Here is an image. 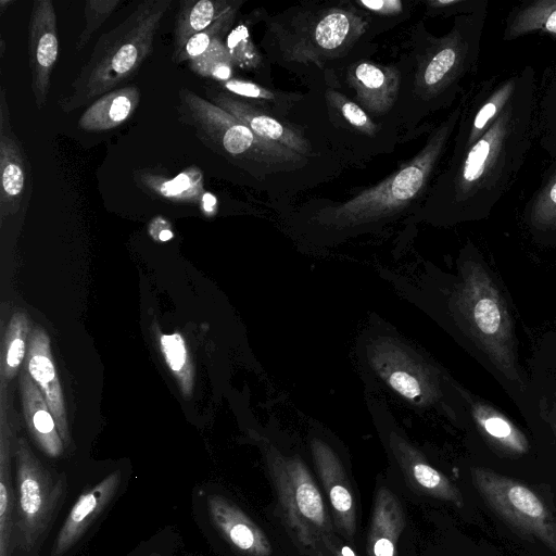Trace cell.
Here are the masks:
<instances>
[{
  "mask_svg": "<svg viewBox=\"0 0 556 556\" xmlns=\"http://www.w3.org/2000/svg\"><path fill=\"white\" fill-rule=\"evenodd\" d=\"M538 81L531 65L506 108L429 190L424 217L440 225L485 218L509 191L535 141Z\"/></svg>",
  "mask_w": 556,
  "mask_h": 556,
  "instance_id": "6da1fadb",
  "label": "cell"
},
{
  "mask_svg": "<svg viewBox=\"0 0 556 556\" xmlns=\"http://www.w3.org/2000/svg\"><path fill=\"white\" fill-rule=\"evenodd\" d=\"M275 490L273 517L291 556H362L338 530L327 500L306 463L269 444L265 451Z\"/></svg>",
  "mask_w": 556,
  "mask_h": 556,
  "instance_id": "7a4b0ae2",
  "label": "cell"
},
{
  "mask_svg": "<svg viewBox=\"0 0 556 556\" xmlns=\"http://www.w3.org/2000/svg\"><path fill=\"white\" fill-rule=\"evenodd\" d=\"M170 4V0H144L122 23L103 34L68 91L60 97V109L70 113L132 77L150 55Z\"/></svg>",
  "mask_w": 556,
  "mask_h": 556,
  "instance_id": "3957f363",
  "label": "cell"
},
{
  "mask_svg": "<svg viewBox=\"0 0 556 556\" xmlns=\"http://www.w3.org/2000/svg\"><path fill=\"white\" fill-rule=\"evenodd\" d=\"M463 103L462 97L414 159L348 201L321 208L315 217L317 224L336 230L363 226L391 217L421 197L456 131Z\"/></svg>",
  "mask_w": 556,
  "mask_h": 556,
  "instance_id": "277c9868",
  "label": "cell"
},
{
  "mask_svg": "<svg viewBox=\"0 0 556 556\" xmlns=\"http://www.w3.org/2000/svg\"><path fill=\"white\" fill-rule=\"evenodd\" d=\"M488 11L457 16L447 34L427 36L417 55L415 75L422 100L437 106L451 104L460 93V83L477 72Z\"/></svg>",
  "mask_w": 556,
  "mask_h": 556,
  "instance_id": "5b68a950",
  "label": "cell"
},
{
  "mask_svg": "<svg viewBox=\"0 0 556 556\" xmlns=\"http://www.w3.org/2000/svg\"><path fill=\"white\" fill-rule=\"evenodd\" d=\"M178 111L210 148L229 159L275 165L299 163L303 155L258 138L235 116L188 88L178 92Z\"/></svg>",
  "mask_w": 556,
  "mask_h": 556,
  "instance_id": "8992f818",
  "label": "cell"
},
{
  "mask_svg": "<svg viewBox=\"0 0 556 556\" xmlns=\"http://www.w3.org/2000/svg\"><path fill=\"white\" fill-rule=\"evenodd\" d=\"M15 542L34 549L49 531L66 494V478L49 470L24 438L15 444Z\"/></svg>",
  "mask_w": 556,
  "mask_h": 556,
  "instance_id": "52a82bcc",
  "label": "cell"
},
{
  "mask_svg": "<svg viewBox=\"0 0 556 556\" xmlns=\"http://www.w3.org/2000/svg\"><path fill=\"white\" fill-rule=\"evenodd\" d=\"M472 481L488 506L523 535L556 553V517L528 485L485 468H472Z\"/></svg>",
  "mask_w": 556,
  "mask_h": 556,
  "instance_id": "ba28073f",
  "label": "cell"
},
{
  "mask_svg": "<svg viewBox=\"0 0 556 556\" xmlns=\"http://www.w3.org/2000/svg\"><path fill=\"white\" fill-rule=\"evenodd\" d=\"M365 350L368 366L394 394L415 406L429 403V369L412 346L392 336H377Z\"/></svg>",
  "mask_w": 556,
  "mask_h": 556,
  "instance_id": "9c48e42d",
  "label": "cell"
},
{
  "mask_svg": "<svg viewBox=\"0 0 556 556\" xmlns=\"http://www.w3.org/2000/svg\"><path fill=\"white\" fill-rule=\"evenodd\" d=\"M523 75L525 66L517 72L492 76L463 96L451 157L458 156L483 136L518 90Z\"/></svg>",
  "mask_w": 556,
  "mask_h": 556,
  "instance_id": "30bf717a",
  "label": "cell"
},
{
  "mask_svg": "<svg viewBox=\"0 0 556 556\" xmlns=\"http://www.w3.org/2000/svg\"><path fill=\"white\" fill-rule=\"evenodd\" d=\"M400 492L394 479L384 478L377 484L364 556H417Z\"/></svg>",
  "mask_w": 556,
  "mask_h": 556,
  "instance_id": "8fae6325",
  "label": "cell"
},
{
  "mask_svg": "<svg viewBox=\"0 0 556 556\" xmlns=\"http://www.w3.org/2000/svg\"><path fill=\"white\" fill-rule=\"evenodd\" d=\"M312 459L318 476L320 488L327 500L334 523L340 533L354 546H357L358 501L352 478L343 460L325 440L311 439Z\"/></svg>",
  "mask_w": 556,
  "mask_h": 556,
  "instance_id": "7c38bea8",
  "label": "cell"
},
{
  "mask_svg": "<svg viewBox=\"0 0 556 556\" xmlns=\"http://www.w3.org/2000/svg\"><path fill=\"white\" fill-rule=\"evenodd\" d=\"M387 448L394 463L395 478H401L403 493L419 495L451 503L463 507L464 497L459 489L441 471L434 468L396 430H389ZM400 486V485H399Z\"/></svg>",
  "mask_w": 556,
  "mask_h": 556,
  "instance_id": "4fadbf2b",
  "label": "cell"
},
{
  "mask_svg": "<svg viewBox=\"0 0 556 556\" xmlns=\"http://www.w3.org/2000/svg\"><path fill=\"white\" fill-rule=\"evenodd\" d=\"M31 191L30 164L16 137L10 116L5 89L0 94V219L27 207Z\"/></svg>",
  "mask_w": 556,
  "mask_h": 556,
  "instance_id": "5bb4252c",
  "label": "cell"
},
{
  "mask_svg": "<svg viewBox=\"0 0 556 556\" xmlns=\"http://www.w3.org/2000/svg\"><path fill=\"white\" fill-rule=\"evenodd\" d=\"M59 55L56 14L51 0L31 4L28 26V64L35 105L41 110L48 99L51 74Z\"/></svg>",
  "mask_w": 556,
  "mask_h": 556,
  "instance_id": "9a60e30c",
  "label": "cell"
},
{
  "mask_svg": "<svg viewBox=\"0 0 556 556\" xmlns=\"http://www.w3.org/2000/svg\"><path fill=\"white\" fill-rule=\"evenodd\" d=\"M361 17L348 9L323 10L299 35L291 54L295 59L305 60L343 52L363 33L365 24Z\"/></svg>",
  "mask_w": 556,
  "mask_h": 556,
  "instance_id": "2e32d148",
  "label": "cell"
},
{
  "mask_svg": "<svg viewBox=\"0 0 556 556\" xmlns=\"http://www.w3.org/2000/svg\"><path fill=\"white\" fill-rule=\"evenodd\" d=\"M212 523L222 538L242 556H276L266 532L236 503L220 494L207 498Z\"/></svg>",
  "mask_w": 556,
  "mask_h": 556,
  "instance_id": "e0dca14e",
  "label": "cell"
},
{
  "mask_svg": "<svg viewBox=\"0 0 556 556\" xmlns=\"http://www.w3.org/2000/svg\"><path fill=\"white\" fill-rule=\"evenodd\" d=\"M24 367L47 401L64 445L68 447L72 442L71 432L63 391L53 362L51 341L47 331L39 326L30 331Z\"/></svg>",
  "mask_w": 556,
  "mask_h": 556,
  "instance_id": "ac0fdd59",
  "label": "cell"
},
{
  "mask_svg": "<svg viewBox=\"0 0 556 556\" xmlns=\"http://www.w3.org/2000/svg\"><path fill=\"white\" fill-rule=\"evenodd\" d=\"M211 102L225 110L258 138L290 149L303 156L309 151L307 140L293 127L279 122L251 102L239 99L225 91H210Z\"/></svg>",
  "mask_w": 556,
  "mask_h": 556,
  "instance_id": "d6986e66",
  "label": "cell"
},
{
  "mask_svg": "<svg viewBox=\"0 0 556 556\" xmlns=\"http://www.w3.org/2000/svg\"><path fill=\"white\" fill-rule=\"evenodd\" d=\"M121 481V472L116 470L79 495L55 538L51 556H63L80 540L113 500Z\"/></svg>",
  "mask_w": 556,
  "mask_h": 556,
  "instance_id": "ffe728a7",
  "label": "cell"
},
{
  "mask_svg": "<svg viewBox=\"0 0 556 556\" xmlns=\"http://www.w3.org/2000/svg\"><path fill=\"white\" fill-rule=\"evenodd\" d=\"M8 386L0 384V556H11L15 541L16 491L12 458L16 438L10 424Z\"/></svg>",
  "mask_w": 556,
  "mask_h": 556,
  "instance_id": "44dd1931",
  "label": "cell"
},
{
  "mask_svg": "<svg viewBox=\"0 0 556 556\" xmlns=\"http://www.w3.org/2000/svg\"><path fill=\"white\" fill-rule=\"evenodd\" d=\"M348 81L365 112L382 115L396 99L400 75L393 67L362 61L349 68Z\"/></svg>",
  "mask_w": 556,
  "mask_h": 556,
  "instance_id": "7402d4cb",
  "label": "cell"
},
{
  "mask_svg": "<svg viewBox=\"0 0 556 556\" xmlns=\"http://www.w3.org/2000/svg\"><path fill=\"white\" fill-rule=\"evenodd\" d=\"M18 382L23 415L30 435L47 456L52 458L62 456L65 445L55 419L25 367L20 371Z\"/></svg>",
  "mask_w": 556,
  "mask_h": 556,
  "instance_id": "603a6c76",
  "label": "cell"
},
{
  "mask_svg": "<svg viewBox=\"0 0 556 556\" xmlns=\"http://www.w3.org/2000/svg\"><path fill=\"white\" fill-rule=\"evenodd\" d=\"M140 98V90L135 85L112 90L98 98L84 111L78 119V127L88 132L111 130L134 114Z\"/></svg>",
  "mask_w": 556,
  "mask_h": 556,
  "instance_id": "cb8c5ba5",
  "label": "cell"
},
{
  "mask_svg": "<svg viewBox=\"0 0 556 556\" xmlns=\"http://www.w3.org/2000/svg\"><path fill=\"white\" fill-rule=\"evenodd\" d=\"M542 34L556 40V0H527L514 5L506 14L503 40Z\"/></svg>",
  "mask_w": 556,
  "mask_h": 556,
  "instance_id": "d4e9b609",
  "label": "cell"
},
{
  "mask_svg": "<svg viewBox=\"0 0 556 556\" xmlns=\"http://www.w3.org/2000/svg\"><path fill=\"white\" fill-rule=\"evenodd\" d=\"M232 2L227 0L180 1L173 38V62L178 58L189 39L212 25Z\"/></svg>",
  "mask_w": 556,
  "mask_h": 556,
  "instance_id": "484cf974",
  "label": "cell"
},
{
  "mask_svg": "<svg viewBox=\"0 0 556 556\" xmlns=\"http://www.w3.org/2000/svg\"><path fill=\"white\" fill-rule=\"evenodd\" d=\"M523 218L534 235L556 237V162L543 173L526 202Z\"/></svg>",
  "mask_w": 556,
  "mask_h": 556,
  "instance_id": "4316f807",
  "label": "cell"
},
{
  "mask_svg": "<svg viewBox=\"0 0 556 556\" xmlns=\"http://www.w3.org/2000/svg\"><path fill=\"white\" fill-rule=\"evenodd\" d=\"M138 184L148 192L173 202L200 203L205 192L203 174L191 166L174 178H167L150 172H140Z\"/></svg>",
  "mask_w": 556,
  "mask_h": 556,
  "instance_id": "83f0119b",
  "label": "cell"
},
{
  "mask_svg": "<svg viewBox=\"0 0 556 556\" xmlns=\"http://www.w3.org/2000/svg\"><path fill=\"white\" fill-rule=\"evenodd\" d=\"M535 141L549 159H556V63L536 88Z\"/></svg>",
  "mask_w": 556,
  "mask_h": 556,
  "instance_id": "f1b7e54d",
  "label": "cell"
},
{
  "mask_svg": "<svg viewBox=\"0 0 556 556\" xmlns=\"http://www.w3.org/2000/svg\"><path fill=\"white\" fill-rule=\"evenodd\" d=\"M27 314L15 312L4 331L0 356V383L8 384L17 374L27 353L26 343L29 337Z\"/></svg>",
  "mask_w": 556,
  "mask_h": 556,
  "instance_id": "f546056e",
  "label": "cell"
},
{
  "mask_svg": "<svg viewBox=\"0 0 556 556\" xmlns=\"http://www.w3.org/2000/svg\"><path fill=\"white\" fill-rule=\"evenodd\" d=\"M159 348L182 395L190 397L193 393L194 369L184 337L178 332L160 333Z\"/></svg>",
  "mask_w": 556,
  "mask_h": 556,
  "instance_id": "4dcf8cb0",
  "label": "cell"
},
{
  "mask_svg": "<svg viewBox=\"0 0 556 556\" xmlns=\"http://www.w3.org/2000/svg\"><path fill=\"white\" fill-rule=\"evenodd\" d=\"M240 4L233 1L212 25L191 37L174 63L189 62L205 52L215 41L222 40L232 25Z\"/></svg>",
  "mask_w": 556,
  "mask_h": 556,
  "instance_id": "1f68e13d",
  "label": "cell"
},
{
  "mask_svg": "<svg viewBox=\"0 0 556 556\" xmlns=\"http://www.w3.org/2000/svg\"><path fill=\"white\" fill-rule=\"evenodd\" d=\"M232 66L229 52L222 40L215 41L205 52L189 61L191 71L218 83L232 78Z\"/></svg>",
  "mask_w": 556,
  "mask_h": 556,
  "instance_id": "d6a6232c",
  "label": "cell"
},
{
  "mask_svg": "<svg viewBox=\"0 0 556 556\" xmlns=\"http://www.w3.org/2000/svg\"><path fill=\"white\" fill-rule=\"evenodd\" d=\"M233 65L244 70H255L261 64V55L256 50L244 25L232 29L225 43Z\"/></svg>",
  "mask_w": 556,
  "mask_h": 556,
  "instance_id": "836d02e7",
  "label": "cell"
},
{
  "mask_svg": "<svg viewBox=\"0 0 556 556\" xmlns=\"http://www.w3.org/2000/svg\"><path fill=\"white\" fill-rule=\"evenodd\" d=\"M119 3V0H89L85 2V24L75 45L76 52L88 45L93 34L110 17Z\"/></svg>",
  "mask_w": 556,
  "mask_h": 556,
  "instance_id": "e575fe53",
  "label": "cell"
},
{
  "mask_svg": "<svg viewBox=\"0 0 556 556\" xmlns=\"http://www.w3.org/2000/svg\"><path fill=\"white\" fill-rule=\"evenodd\" d=\"M484 431L498 444L514 453H525L527 442L511 425L498 416H489L480 419Z\"/></svg>",
  "mask_w": 556,
  "mask_h": 556,
  "instance_id": "d590c367",
  "label": "cell"
},
{
  "mask_svg": "<svg viewBox=\"0 0 556 556\" xmlns=\"http://www.w3.org/2000/svg\"><path fill=\"white\" fill-rule=\"evenodd\" d=\"M329 100L339 110L342 117L358 131L374 136L378 128L368 114L357 103L338 92H330Z\"/></svg>",
  "mask_w": 556,
  "mask_h": 556,
  "instance_id": "8d00e7d4",
  "label": "cell"
},
{
  "mask_svg": "<svg viewBox=\"0 0 556 556\" xmlns=\"http://www.w3.org/2000/svg\"><path fill=\"white\" fill-rule=\"evenodd\" d=\"M489 9V0H430L427 10L431 15L460 16Z\"/></svg>",
  "mask_w": 556,
  "mask_h": 556,
  "instance_id": "74e56055",
  "label": "cell"
},
{
  "mask_svg": "<svg viewBox=\"0 0 556 556\" xmlns=\"http://www.w3.org/2000/svg\"><path fill=\"white\" fill-rule=\"evenodd\" d=\"M472 315L476 326L484 334H494L501 328L502 314L492 298H480L473 305Z\"/></svg>",
  "mask_w": 556,
  "mask_h": 556,
  "instance_id": "f35d334b",
  "label": "cell"
},
{
  "mask_svg": "<svg viewBox=\"0 0 556 556\" xmlns=\"http://www.w3.org/2000/svg\"><path fill=\"white\" fill-rule=\"evenodd\" d=\"M219 85L226 92L232 96L264 101H276L279 97L269 89L249 80L230 78L227 81L219 83Z\"/></svg>",
  "mask_w": 556,
  "mask_h": 556,
  "instance_id": "ab89813d",
  "label": "cell"
},
{
  "mask_svg": "<svg viewBox=\"0 0 556 556\" xmlns=\"http://www.w3.org/2000/svg\"><path fill=\"white\" fill-rule=\"evenodd\" d=\"M148 233L155 242H167L174 238L172 224L163 216L157 215L148 225Z\"/></svg>",
  "mask_w": 556,
  "mask_h": 556,
  "instance_id": "60d3db41",
  "label": "cell"
},
{
  "mask_svg": "<svg viewBox=\"0 0 556 556\" xmlns=\"http://www.w3.org/2000/svg\"><path fill=\"white\" fill-rule=\"evenodd\" d=\"M356 3L370 12L382 15L397 14L403 10V3L400 0H358Z\"/></svg>",
  "mask_w": 556,
  "mask_h": 556,
  "instance_id": "b9f144b4",
  "label": "cell"
},
{
  "mask_svg": "<svg viewBox=\"0 0 556 556\" xmlns=\"http://www.w3.org/2000/svg\"><path fill=\"white\" fill-rule=\"evenodd\" d=\"M199 206L203 215L213 217L217 213V199L211 192L205 191L200 200Z\"/></svg>",
  "mask_w": 556,
  "mask_h": 556,
  "instance_id": "7bdbcfd3",
  "label": "cell"
},
{
  "mask_svg": "<svg viewBox=\"0 0 556 556\" xmlns=\"http://www.w3.org/2000/svg\"><path fill=\"white\" fill-rule=\"evenodd\" d=\"M11 3H13V0H1V1H0L1 12H3V10L5 9V7H7V5H10Z\"/></svg>",
  "mask_w": 556,
  "mask_h": 556,
  "instance_id": "ee69618b",
  "label": "cell"
},
{
  "mask_svg": "<svg viewBox=\"0 0 556 556\" xmlns=\"http://www.w3.org/2000/svg\"><path fill=\"white\" fill-rule=\"evenodd\" d=\"M146 556H161V555H160V554H157V553H151V554L146 555Z\"/></svg>",
  "mask_w": 556,
  "mask_h": 556,
  "instance_id": "f6af8a7d",
  "label": "cell"
}]
</instances>
